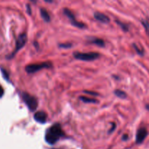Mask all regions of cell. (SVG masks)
I'll return each instance as SVG.
<instances>
[{"mask_svg":"<svg viewBox=\"0 0 149 149\" xmlns=\"http://www.w3.org/2000/svg\"><path fill=\"white\" fill-rule=\"evenodd\" d=\"M64 135L61 125L60 124H55L46 131L45 139L49 145H53L58 142Z\"/></svg>","mask_w":149,"mask_h":149,"instance_id":"1","label":"cell"},{"mask_svg":"<svg viewBox=\"0 0 149 149\" xmlns=\"http://www.w3.org/2000/svg\"><path fill=\"white\" fill-rule=\"evenodd\" d=\"M22 98L26 106L31 111H35L38 107V100L33 96L31 95L29 93H23L21 94Z\"/></svg>","mask_w":149,"mask_h":149,"instance_id":"2","label":"cell"},{"mask_svg":"<svg viewBox=\"0 0 149 149\" xmlns=\"http://www.w3.org/2000/svg\"><path fill=\"white\" fill-rule=\"evenodd\" d=\"M52 63L50 62H42L39 63L30 64V65H26L25 70L29 74H33L43 68H49L52 67Z\"/></svg>","mask_w":149,"mask_h":149,"instance_id":"3","label":"cell"},{"mask_svg":"<svg viewBox=\"0 0 149 149\" xmlns=\"http://www.w3.org/2000/svg\"><path fill=\"white\" fill-rule=\"evenodd\" d=\"M74 58L77 60L83 61H92L97 59L100 57V54L97 52H76L73 54Z\"/></svg>","mask_w":149,"mask_h":149,"instance_id":"4","label":"cell"},{"mask_svg":"<svg viewBox=\"0 0 149 149\" xmlns=\"http://www.w3.org/2000/svg\"><path fill=\"white\" fill-rule=\"evenodd\" d=\"M26 42H27V35H26V33H21V34L17 37V41H16L15 48V49L13 50V52L9 55V56L7 57V58H8V59H11V58H13V57L15 55V54L17 53L20 49H22V48L24 47V45H26Z\"/></svg>","mask_w":149,"mask_h":149,"instance_id":"5","label":"cell"},{"mask_svg":"<svg viewBox=\"0 0 149 149\" xmlns=\"http://www.w3.org/2000/svg\"><path fill=\"white\" fill-rule=\"evenodd\" d=\"M63 13L65 14V15L69 19V20L71 21V23L74 26L79 28V29H84V28L86 27V26L84 23L77 21V20H76L75 16H74V15L73 14V13L70 10H68V9L67 8L63 9Z\"/></svg>","mask_w":149,"mask_h":149,"instance_id":"6","label":"cell"},{"mask_svg":"<svg viewBox=\"0 0 149 149\" xmlns=\"http://www.w3.org/2000/svg\"><path fill=\"white\" fill-rule=\"evenodd\" d=\"M148 135V131L146 128H141L138 130L136 134V143L140 144L143 142L145 138Z\"/></svg>","mask_w":149,"mask_h":149,"instance_id":"7","label":"cell"},{"mask_svg":"<svg viewBox=\"0 0 149 149\" xmlns=\"http://www.w3.org/2000/svg\"><path fill=\"white\" fill-rule=\"evenodd\" d=\"M33 119L36 122L40 124H45L47 119V115L45 111H37L35 113L33 116Z\"/></svg>","mask_w":149,"mask_h":149,"instance_id":"8","label":"cell"},{"mask_svg":"<svg viewBox=\"0 0 149 149\" xmlns=\"http://www.w3.org/2000/svg\"><path fill=\"white\" fill-rule=\"evenodd\" d=\"M94 17L97 20L103 23H108L110 22L109 17L105 14H103V13H100V12H95L94 13Z\"/></svg>","mask_w":149,"mask_h":149,"instance_id":"9","label":"cell"},{"mask_svg":"<svg viewBox=\"0 0 149 149\" xmlns=\"http://www.w3.org/2000/svg\"><path fill=\"white\" fill-rule=\"evenodd\" d=\"M40 14L42 17L43 18V20H45V22H49L51 20L50 15H49V13L47 12V10H45V9L41 8L40 9Z\"/></svg>","mask_w":149,"mask_h":149,"instance_id":"10","label":"cell"},{"mask_svg":"<svg viewBox=\"0 0 149 149\" xmlns=\"http://www.w3.org/2000/svg\"><path fill=\"white\" fill-rule=\"evenodd\" d=\"M90 42L94 44V45H97L99 47H102L105 46L104 41L101 39H98V38H93V39H90Z\"/></svg>","mask_w":149,"mask_h":149,"instance_id":"11","label":"cell"},{"mask_svg":"<svg viewBox=\"0 0 149 149\" xmlns=\"http://www.w3.org/2000/svg\"><path fill=\"white\" fill-rule=\"evenodd\" d=\"M79 99L82 102L85 103H97V100L96 99L93 98H89V97H84V96H80Z\"/></svg>","mask_w":149,"mask_h":149,"instance_id":"12","label":"cell"},{"mask_svg":"<svg viewBox=\"0 0 149 149\" xmlns=\"http://www.w3.org/2000/svg\"><path fill=\"white\" fill-rule=\"evenodd\" d=\"M114 94L117 96L118 97L122 99H125L127 97V94L125 93V92L122 91L121 90H114Z\"/></svg>","mask_w":149,"mask_h":149,"instance_id":"13","label":"cell"},{"mask_svg":"<svg viewBox=\"0 0 149 149\" xmlns=\"http://www.w3.org/2000/svg\"><path fill=\"white\" fill-rule=\"evenodd\" d=\"M116 23H117V24L119 25V26H120L121 28H122V30L125 31H128V26H127L126 24H125V23H123L122 22L119 21V20H116Z\"/></svg>","mask_w":149,"mask_h":149,"instance_id":"14","label":"cell"},{"mask_svg":"<svg viewBox=\"0 0 149 149\" xmlns=\"http://www.w3.org/2000/svg\"><path fill=\"white\" fill-rule=\"evenodd\" d=\"M142 24H143V26H144V28H145L146 33H148V35H149V23H148V21H147V20H143Z\"/></svg>","mask_w":149,"mask_h":149,"instance_id":"15","label":"cell"},{"mask_svg":"<svg viewBox=\"0 0 149 149\" xmlns=\"http://www.w3.org/2000/svg\"><path fill=\"white\" fill-rule=\"evenodd\" d=\"M1 73H2V75H3V77H4V79H5L7 81H10V78H9V74L7 72V71H6L5 69H4V68H1Z\"/></svg>","mask_w":149,"mask_h":149,"instance_id":"16","label":"cell"},{"mask_svg":"<svg viewBox=\"0 0 149 149\" xmlns=\"http://www.w3.org/2000/svg\"><path fill=\"white\" fill-rule=\"evenodd\" d=\"M59 47L61 48H65V49H67V48H71V47H72V44H71V43L60 44Z\"/></svg>","mask_w":149,"mask_h":149,"instance_id":"17","label":"cell"},{"mask_svg":"<svg viewBox=\"0 0 149 149\" xmlns=\"http://www.w3.org/2000/svg\"><path fill=\"white\" fill-rule=\"evenodd\" d=\"M133 46H134V48H135V50L137 51V52H138L139 55H143V50H141V49L138 48V47L136 45H135V44H133Z\"/></svg>","mask_w":149,"mask_h":149,"instance_id":"18","label":"cell"},{"mask_svg":"<svg viewBox=\"0 0 149 149\" xmlns=\"http://www.w3.org/2000/svg\"><path fill=\"white\" fill-rule=\"evenodd\" d=\"M111 125H112L111 129L109 131V133H111V132H113V131H114V130L116 129V123H114V122H113V123H111Z\"/></svg>","mask_w":149,"mask_h":149,"instance_id":"19","label":"cell"},{"mask_svg":"<svg viewBox=\"0 0 149 149\" xmlns=\"http://www.w3.org/2000/svg\"><path fill=\"white\" fill-rule=\"evenodd\" d=\"M84 93H87V94H89V95H94V96H97V95H98V93H95V92H91V91H84Z\"/></svg>","mask_w":149,"mask_h":149,"instance_id":"20","label":"cell"},{"mask_svg":"<svg viewBox=\"0 0 149 149\" xmlns=\"http://www.w3.org/2000/svg\"><path fill=\"white\" fill-rule=\"evenodd\" d=\"M26 10H27V13H29V15L31 14V10L29 4H26Z\"/></svg>","mask_w":149,"mask_h":149,"instance_id":"21","label":"cell"},{"mask_svg":"<svg viewBox=\"0 0 149 149\" xmlns=\"http://www.w3.org/2000/svg\"><path fill=\"white\" fill-rule=\"evenodd\" d=\"M4 89H3L2 87L0 85V98H1L3 95H4Z\"/></svg>","mask_w":149,"mask_h":149,"instance_id":"22","label":"cell"},{"mask_svg":"<svg viewBox=\"0 0 149 149\" xmlns=\"http://www.w3.org/2000/svg\"><path fill=\"white\" fill-rule=\"evenodd\" d=\"M128 138H129V136H128V135H127V134H125V135L122 136V140H123V141H127Z\"/></svg>","mask_w":149,"mask_h":149,"instance_id":"23","label":"cell"}]
</instances>
